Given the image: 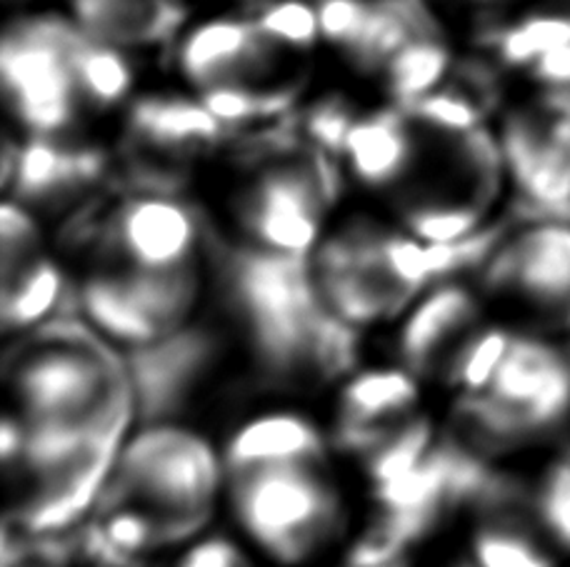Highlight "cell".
Wrapping results in <instances>:
<instances>
[{
  "label": "cell",
  "instance_id": "19",
  "mask_svg": "<svg viewBox=\"0 0 570 567\" xmlns=\"http://www.w3.org/2000/svg\"><path fill=\"white\" fill-rule=\"evenodd\" d=\"M451 58L438 38H413L385 63L389 90L401 108L433 93L448 73Z\"/></svg>",
  "mask_w": 570,
  "mask_h": 567
},
{
  "label": "cell",
  "instance_id": "1",
  "mask_svg": "<svg viewBox=\"0 0 570 567\" xmlns=\"http://www.w3.org/2000/svg\"><path fill=\"white\" fill-rule=\"evenodd\" d=\"M226 462L203 435L150 425L126 438L100 493V508L128 505L153 525L158 548L198 535L216 510Z\"/></svg>",
  "mask_w": 570,
  "mask_h": 567
},
{
  "label": "cell",
  "instance_id": "6",
  "mask_svg": "<svg viewBox=\"0 0 570 567\" xmlns=\"http://www.w3.org/2000/svg\"><path fill=\"white\" fill-rule=\"evenodd\" d=\"M83 28L66 20H23L0 50L3 93L26 136L70 138L88 110L80 96L73 48Z\"/></svg>",
  "mask_w": 570,
  "mask_h": 567
},
{
  "label": "cell",
  "instance_id": "3",
  "mask_svg": "<svg viewBox=\"0 0 570 567\" xmlns=\"http://www.w3.org/2000/svg\"><path fill=\"white\" fill-rule=\"evenodd\" d=\"M228 478L243 538L278 565L311 563L341 535V493L321 465H273Z\"/></svg>",
  "mask_w": 570,
  "mask_h": 567
},
{
  "label": "cell",
  "instance_id": "24",
  "mask_svg": "<svg viewBox=\"0 0 570 567\" xmlns=\"http://www.w3.org/2000/svg\"><path fill=\"white\" fill-rule=\"evenodd\" d=\"M371 6L363 0H321L318 3V23L321 33L348 48L365 26Z\"/></svg>",
  "mask_w": 570,
  "mask_h": 567
},
{
  "label": "cell",
  "instance_id": "27",
  "mask_svg": "<svg viewBox=\"0 0 570 567\" xmlns=\"http://www.w3.org/2000/svg\"><path fill=\"white\" fill-rule=\"evenodd\" d=\"M381 567H389V565H381Z\"/></svg>",
  "mask_w": 570,
  "mask_h": 567
},
{
  "label": "cell",
  "instance_id": "14",
  "mask_svg": "<svg viewBox=\"0 0 570 567\" xmlns=\"http://www.w3.org/2000/svg\"><path fill=\"white\" fill-rule=\"evenodd\" d=\"M223 123L203 106V100L173 96L142 98L128 116V136L140 156L166 163H186L218 143Z\"/></svg>",
  "mask_w": 570,
  "mask_h": 567
},
{
  "label": "cell",
  "instance_id": "25",
  "mask_svg": "<svg viewBox=\"0 0 570 567\" xmlns=\"http://www.w3.org/2000/svg\"><path fill=\"white\" fill-rule=\"evenodd\" d=\"M176 567H248V560L236 543L210 535L193 543Z\"/></svg>",
  "mask_w": 570,
  "mask_h": 567
},
{
  "label": "cell",
  "instance_id": "9",
  "mask_svg": "<svg viewBox=\"0 0 570 567\" xmlns=\"http://www.w3.org/2000/svg\"><path fill=\"white\" fill-rule=\"evenodd\" d=\"M104 176V153L70 146L68 138L26 136L23 146L6 140L3 188L23 208H58Z\"/></svg>",
  "mask_w": 570,
  "mask_h": 567
},
{
  "label": "cell",
  "instance_id": "7",
  "mask_svg": "<svg viewBox=\"0 0 570 567\" xmlns=\"http://www.w3.org/2000/svg\"><path fill=\"white\" fill-rule=\"evenodd\" d=\"M94 262L136 272L200 270V218L168 192H140L110 208L90 236Z\"/></svg>",
  "mask_w": 570,
  "mask_h": 567
},
{
  "label": "cell",
  "instance_id": "16",
  "mask_svg": "<svg viewBox=\"0 0 570 567\" xmlns=\"http://www.w3.org/2000/svg\"><path fill=\"white\" fill-rule=\"evenodd\" d=\"M66 292L63 270L43 252L23 266L3 272V298H0V316L6 332L30 330L48 316H53Z\"/></svg>",
  "mask_w": 570,
  "mask_h": 567
},
{
  "label": "cell",
  "instance_id": "10",
  "mask_svg": "<svg viewBox=\"0 0 570 567\" xmlns=\"http://www.w3.org/2000/svg\"><path fill=\"white\" fill-rule=\"evenodd\" d=\"M481 328V298L458 282L425 290L401 316L399 356L413 376H445L468 338Z\"/></svg>",
  "mask_w": 570,
  "mask_h": 567
},
{
  "label": "cell",
  "instance_id": "20",
  "mask_svg": "<svg viewBox=\"0 0 570 567\" xmlns=\"http://www.w3.org/2000/svg\"><path fill=\"white\" fill-rule=\"evenodd\" d=\"M513 328L505 322L501 326H485L478 328L471 338H468L461 352L453 358L451 368L445 370V380L461 395H478L485 390L491 382L493 372L501 366L508 346L513 340Z\"/></svg>",
  "mask_w": 570,
  "mask_h": 567
},
{
  "label": "cell",
  "instance_id": "23",
  "mask_svg": "<svg viewBox=\"0 0 570 567\" xmlns=\"http://www.w3.org/2000/svg\"><path fill=\"white\" fill-rule=\"evenodd\" d=\"M355 118L341 100H325L305 118V133L313 140L315 148H321L325 156L341 158L345 138H348Z\"/></svg>",
  "mask_w": 570,
  "mask_h": 567
},
{
  "label": "cell",
  "instance_id": "12",
  "mask_svg": "<svg viewBox=\"0 0 570 567\" xmlns=\"http://www.w3.org/2000/svg\"><path fill=\"white\" fill-rule=\"evenodd\" d=\"M276 46L253 20H216L180 46V70L200 90L216 86L253 88L250 80L266 73L276 60Z\"/></svg>",
  "mask_w": 570,
  "mask_h": 567
},
{
  "label": "cell",
  "instance_id": "8",
  "mask_svg": "<svg viewBox=\"0 0 570 567\" xmlns=\"http://www.w3.org/2000/svg\"><path fill=\"white\" fill-rule=\"evenodd\" d=\"M498 143L518 196L543 210L570 208V88H543L503 118Z\"/></svg>",
  "mask_w": 570,
  "mask_h": 567
},
{
  "label": "cell",
  "instance_id": "13",
  "mask_svg": "<svg viewBox=\"0 0 570 567\" xmlns=\"http://www.w3.org/2000/svg\"><path fill=\"white\" fill-rule=\"evenodd\" d=\"M409 120L405 110L355 118L341 153L353 180L368 190H395L415 173L423 140Z\"/></svg>",
  "mask_w": 570,
  "mask_h": 567
},
{
  "label": "cell",
  "instance_id": "4",
  "mask_svg": "<svg viewBox=\"0 0 570 567\" xmlns=\"http://www.w3.org/2000/svg\"><path fill=\"white\" fill-rule=\"evenodd\" d=\"M321 148L263 156L233 192V218L250 248L278 256H308L323 238L335 198V173Z\"/></svg>",
  "mask_w": 570,
  "mask_h": 567
},
{
  "label": "cell",
  "instance_id": "22",
  "mask_svg": "<svg viewBox=\"0 0 570 567\" xmlns=\"http://www.w3.org/2000/svg\"><path fill=\"white\" fill-rule=\"evenodd\" d=\"M263 36L276 40L281 46L308 48L321 33L318 10H313L308 3L301 0H285V3L271 6L261 16L253 18Z\"/></svg>",
  "mask_w": 570,
  "mask_h": 567
},
{
  "label": "cell",
  "instance_id": "18",
  "mask_svg": "<svg viewBox=\"0 0 570 567\" xmlns=\"http://www.w3.org/2000/svg\"><path fill=\"white\" fill-rule=\"evenodd\" d=\"M73 66L80 96H83L86 110H110L120 106L134 86V70H130L124 53L116 46L100 43L94 36H83L73 48Z\"/></svg>",
  "mask_w": 570,
  "mask_h": 567
},
{
  "label": "cell",
  "instance_id": "15",
  "mask_svg": "<svg viewBox=\"0 0 570 567\" xmlns=\"http://www.w3.org/2000/svg\"><path fill=\"white\" fill-rule=\"evenodd\" d=\"M325 442L301 412H263L240 425L223 450L228 475L273 465H321Z\"/></svg>",
  "mask_w": 570,
  "mask_h": 567
},
{
  "label": "cell",
  "instance_id": "17",
  "mask_svg": "<svg viewBox=\"0 0 570 567\" xmlns=\"http://www.w3.org/2000/svg\"><path fill=\"white\" fill-rule=\"evenodd\" d=\"M475 567H553V548L515 515L488 518L473 535Z\"/></svg>",
  "mask_w": 570,
  "mask_h": 567
},
{
  "label": "cell",
  "instance_id": "11",
  "mask_svg": "<svg viewBox=\"0 0 570 567\" xmlns=\"http://www.w3.org/2000/svg\"><path fill=\"white\" fill-rule=\"evenodd\" d=\"M419 376L409 368H373L355 372L338 395L341 448L368 455L371 450L409 425L419 410Z\"/></svg>",
  "mask_w": 570,
  "mask_h": 567
},
{
  "label": "cell",
  "instance_id": "2",
  "mask_svg": "<svg viewBox=\"0 0 570 567\" xmlns=\"http://www.w3.org/2000/svg\"><path fill=\"white\" fill-rule=\"evenodd\" d=\"M458 420L465 440L491 450L561 432L570 425V346L515 330L485 390L461 395Z\"/></svg>",
  "mask_w": 570,
  "mask_h": 567
},
{
  "label": "cell",
  "instance_id": "26",
  "mask_svg": "<svg viewBox=\"0 0 570 567\" xmlns=\"http://www.w3.org/2000/svg\"><path fill=\"white\" fill-rule=\"evenodd\" d=\"M60 558L40 550H20L13 553V548L6 545V558H3V567H58Z\"/></svg>",
  "mask_w": 570,
  "mask_h": 567
},
{
  "label": "cell",
  "instance_id": "28",
  "mask_svg": "<svg viewBox=\"0 0 570 567\" xmlns=\"http://www.w3.org/2000/svg\"><path fill=\"white\" fill-rule=\"evenodd\" d=\"M568 338H570V336H568Z\"/></svg>",
  "mask_w": 570,
  "mask_h": 567
},
{
  "label": "cell",
  "instance_id": "5",
  "mask_svg": "<svg viewBox=\"0 0 570 567\" xmlns=\"http://www.w3.org/2000/svg\"><path fill=\"white\" fill-rule=\"evenodd\" d=\"M481 290L508 328L570 336V222L546 218L498 240L481 262Z\"/></svg>",
  "mask_w": 570,
  "mask_h": 567
},
{
  "label": "cell",
  "instance_id": "21",
  "mask_svg": "<svg viewBox=\"0 0 570 567\" xmlns=\"http://www.w3.org/2000/svg\"><path fill=\"white\" fill-rule=\"evenodd\" d=\"M413 120L445 133H468L481 126V108L461 88H435L433 93L403 108Z\"/></svg>",
  "mask_w": 570,
  "mask_h": 567
}]
</instances>
